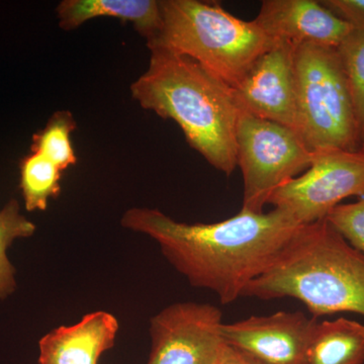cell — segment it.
I'll list each match as a JSON object with an SVG mask.
<instances>
[{"label":"cell","instance_id":"1","mask_svg":"<svg viewBox=\"0 0 364 364\" xmlns=\"http://www.w3.org/2000/svg\"><path fill=\"white\" fill-rule=\"evenodd\" d=\"M122 226L150 237L177 272L222 304L243 298L250 282L273 262L301 226L284 210H242L217 223L177 222L156 208H132Z\"/></svg>","mask_w":364,"mask_h":364},{"label":"cell","instance_id":"2","mask_svg":"<svg viewBox=\"0 0 364 364\" xmlns=\"http://www.w3.org/2000/svg\"><path fill=\"white\" fill-rule=\"evenodd\" d=\"M149 67L131 85L143 109L173 119L193 149L231 176L237 164L239 109L229 85L195 60L151 49Z\"/></svg>","mask_w":364,"mask_h":364},{"label":"cell","instance_id":"3","mask_svg":"<svg viewBox=\"0 0 364 364\" xmlns=\"http://www.w3.org/2000/svg\"><path fill=\"white\" fill-rule=\"evenodd\" d=\"M243 298H291L312 317H364V257L326 220L301 225Z\"/></svg>","mask_w":364,"mask_h":364},{"label":"cell","instance_id":"4","mask_svg":"<svg viewBox=\"0 0 364 364\" xmlns=\"http://www.w3.org/2000/svg\"><path fill=\"white\" fill-rule=\"evenodd\" d=\"M162 28L151 49L188 57L233 87L263 53L275 44L255 20L198 0H161Z\"/></svg>","mask_w":364,"mask_h":364},{"label":"cell","instance_id":"5","mask_svg":"<svg viewBox=\"0 0 364 364\" xmlns=\"http://www.w3.org/2000/svg\"><path fill=\"white\" fill-rule=\"evenodd\" d=\"M298 133L311 152L361 149L350 91L337 49L294 48Z\"/></svg>","mask_w":364,"mask_h":364},{"label":"cell","instance_id":"6","mask_svg":"<svg viewBox=\"0 0 364 364\" xmlns=\"http://www.w3.org/2000/svg\"><path fill=\"white\" fill-rule=\"evenodd\" d=\"M237 164L243 176L242 210L263 212L273 193L306 171L314 153L291 129L241 111Z\"/></svg>","mask_w":364,"mask_h":364},{"label":"cell","instance_id":"7","mask_svg":"<svg viewBox=\"0 0 364 364\" xmlns=\"http://www.w3.org/2000/svg\"><path fill=\"white\" fill-rule=\"evenodd\" d=\"M364 193V149L314 153L305 173L277 189L268 205L284 210L301 225L326 220L345 198Z\"/></svg>","mask_w":364,"mask_h":364},{"label":"cell","instance_id":"8","mask_svg":"<svg viewBox=\"0 0 364 364\" xmlns=\"http://www.w3.org/2000/svg\"><path fill=\"white\" fill-rule=\"evenodd\" d=\"M223 314L210 304H172L150 321L147 364H217L226 347Z\"/></svg>","mask_w":364,"mask_h":364},{"label":"cell","instance_id":"9","mask_svg":"<svg viewBox=\"0 0 364 364\" xmlns=\"http://www.w3.org/2000/svg\"><path fill=\"white\" fill-rule=\"evenodd\" d=\"M294 48L286 41H277L231 88L241 111L298 133Z\"/></svg>","mask_w":364,"mask_h":364},{"label":"cell","instance_id":"10","mask_svg":"<svg viewBox=\"0 0 364 364\" xmlns=\"http://www.w3.org/2000/svg\"><path fill=\"white\" fill-rule=\"evenodd\" d=\"M317 321L299 311H280L224 324L223 337L227 345L260 363L303 364Z\"/></svg>","mask_w":364,"mask_h":364},{"label":"cell","instance_id":"11","mask_svg":"<svg viewBox=\"0 0 364 364\" xmlns=\"http://www.w3.org/2000/svg\"><path fill=\"white\" fill-rule=\"evenodd\" d=\"M274 41L337 49L352 28L315 0H264L255 18Z\"/></svg>","mask_w":364,"mask_h":364},{"label":"cell","instance_id":"12","mask_svg":"<svg viewBox=\"0 0 364 364\" xmlns=\"http://www.w3.org/2000/svg\"><path fill=\"white\" fill-rule=\"evenodd\" d=\"M119 322L112 314L97 311L78 323L62 326L39 342L40 364H97L114 344Z\"/></svg>","mask_w":364,"mask_h":364},{"label":"cell","instance_id":"13","mask_svg":"<svg viewBox=\"0 0 364 364\" xmlns=\"http://www.w3.org/2000/svg\"><path fill=\"white\" fill-rule=\"evenodd\" d=\"M62 30H75L85 21L100 16L131 21L148 43L156 39L162 28L160 1L156 0H64L57 6Z\"/></svg>","mask_w":364,"mask_h":364},{"label":"cell","instance_id":"14","mask_svg":"<svg viewBox=\"0 0 364 364\" xmlns=\"http://www.w3.org/2000/svg\"><path fill=\"white\" fill-rule=\"evenodd\" d=\"M303 364H364V326L346 318L317 321Z\"/></svg>","mask_w":364,"mask_h":364},{"label":"cell","instance_id":"15","mask_svg":"<svg viewBox=\"0 0 364 364\" xmlns=\"http://www.w3.org/2000/svg\"><path fill=\"white\" fill-rule=\"evenodd\" d=\"M21 189L26 210H45L49 200L59 195L61 170L37 152L23 158L20 165Z\"/></svg>","mask_w":364,"mask_h":364},{"label":"cell","instance_id":"16","mask_svg":"<svg viewBox=\"0 0 364 364\" xmlns=\"http://www.w3.org/2000/svg\"><path fill=\"white\" fill-rule=\"evenodd\" d=\"M75 129V119L70 112H55L45 128L33 136L31 152L40 153L63 171L77 161L71 141Z\"/></svg>","mask_w":364,"mask_h":364},{"label":"cell","instance_id":"17","mask_svg":"<svg viewBox=\"0 0 364 364\" xmlns=\"http://www.w3.org/2000/svg\"><path fill=\"white\" fill-rule=\"evenodd\" d=\"M337 52L350 91L361 149H364V32L352 28Z\"/></svg>","mask_w":364,"mask_h":364},{"label":"cell","instance_id":"18","mask_svg":"<svg viewBox=\"0 0 364 364\" xmlns=\"http://www.w3.org/2000/svg\"><path fill=\"white\" fill-rule=\"evenodd\" d=\"M35 231V225L21 215L16 200L0 210V299L6 298L16 287V269L7 258V249L16 239L32 236Z\"/></svg>","mask_w":364,"mask_h":364},{"label":"cell","instance_id":"19","mask_svg":"<svg viewBox=\"0 0 364 364\" xmlns=\"http://www.w3.org/2000/svg\"><path fill=\"white\" fill-rule=\"evenodd\" d=\"M326 221L364 257V193L356 202L333 208Z\"/></svg>","mask_w":364,"mask_h":364},{"label":"cell","instance_id":"20","mask_svg":"<svg viewBox=\"0 0 364 364\" xmlns=\"http://www.w3.org/2000/svg\"><path fill=\"white\" fill-rule=\"evenodd\" d=\"M321 4L353 30L364 32V0H323Z\"/></svg>","mask_w":364,"mask_h":364},{"label":"cell","instance_id":"21","mask_svg":"<svg viewBox=\"0 0 364 364\" xmlns=\"http://www.w3.org/2000/svg\"><path fill=\"white\" fill-rule=\"evenodd\" d=\"M217 364H262L259 361L246 355L243 352L237 350L233 347L226 345L221 358Z\"/></svg>","mask_w":364,"mask_h":364}]
</instances>
